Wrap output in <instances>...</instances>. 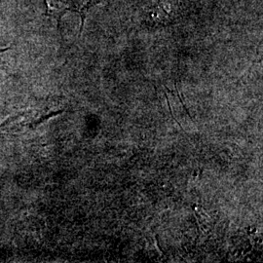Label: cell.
Wrapping results in <instances>:
<instances>
[{
	"mask_svg": "<svg viewBox=\"0 0 263 263\" xmlns=\"http://www.w3.org/2000/svg\"><path fill=\"white\" fill-rule=\"evenodd\" d=\"M24 115H25V112H20L17 113V114H14L13 116H11L9 118H7L4 122L1 123V124H0V128H3V127H5V126L9 125L11 123L16 121L18 118L22 117V116H24Z\"/></svg>",
	"mask_w": 263,
	"mask_h": 263,
	"instance_id": "cell-1",
	"label": "cell"
},
{
	"mask_svg": "<svg viewBox=\"0 0 263 263\" xmlns=\"http://www.w3.org/2000/svg\"><path fill=\"white\" fill-rule=\"evenodd\" d=\"M11 47H6V48H0V52H8L9 51ZM4 54V53H3ZM2 54H0V56H1ZM0 64H1V57H0Z\"/></svg>",
	"mask_w": 263,
	"mask_h": 263,
	"instance_id": "cell-3",
	"label": "cell"
},
{
	"mask_svg": "<svg viewBox=\"0 0 263 263\" xmlns=\"http://www.w3.org/2000/svg\"><path fill=\"white\" fill-rule=\"evenodd\" d=\"M60 112H61V111H59V112L52 113V114H50V115H48V116H44V117H42L40 120H38L37 122L35 123V125H38V124H40V123L45 121L47 118H50V117H52V116H54V115H57L58 113Z\"/></svg>",
	"mask_w": 263,
	"mask_h": 263,
	"instance_id": "cell-2",
	"label": "cell"
}]
</instances>
